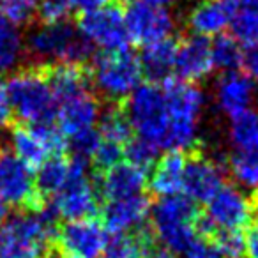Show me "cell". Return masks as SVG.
<instances>
[{"instance_id":"f6af8a7d","label":"cell","mask_w":258,"mask_h":258,"mask_svg":"<svg viewBox=\"0 0 258 258\" xmlns=\"http://www.w3.org/2000/svg\"><path fill=\"white\" fill-rule=\"evenodd\" d=\"M240 6L249 9H256L258 11V0H240Z\"/></svg>"},{"instance_id":"60d3db41","label":"cell","mask_w":258,"mask_h":258,"mask_svg":"<svg viewBox=\"0 0 258 258\" xmlns=\"http://www.w3.org/2000/svg\"><path fill=\"white\" fill-rule=\"evenodd\" d=\"M246 254L249 258H258V226H253L246 237Z\"/></svg>"},{"instance_id":"d6a6232c","label":"cell","mask_w":258,"mask_h":258,"mask_svg":"<svg viewBox=\"0 0 258 258\" xmlns=\"http://www.w3.org/2000/svg\"><path fill=\"white\" fill-rule=\"evenodd\" d=\"M158 154H159V149L154 144H151V142L144 140L140 137L137 138L133 137L124 149V156L127 159V163L144 170V172H149L156 165Z\"/></svg>"},{"instance_id":"5bb4252c","label":"cell","mask_w":258,"mask_h":258,"mask_svg":"<svg viewBox=\"0 0 258 258\" xmlns=\"http://www.w3.org/2000/svg\"><path fill=\"white\" fill-rule=\"evenodd\" d=\"M124 20L129 41L138 46L166 39L173 30V20L165 9L152 8L137 0L125 8Z\"/></svg>"},{"instance_id":"ffe728a7","label":"cell","mask_w":258,"mask_h":258,"mask_svg":"<svg viewBox=\"0 0 258 258\" xmlns=\"http://www.w3.org/2000/svg\"><path fill=\"white\" fill-rule=\"evenodd\" d=\"M39 68L57 104L83 92H90L92 76L87 64H43Z\"/></svg>"},{"instance_id":"7a4b0ae2","label":"cell","mask_w":258,"mask_h":258,"mask_svg":"<svg viewBox=\"0 0 258 258\" xmlns=\"http://www.w3.org/2000/svg\"><path fill=\"white\" fill-rule=\"evenodd\" d=\"M51 205L39 212H22L0 226V258H51L57 239Z\"/></svg>"},{"instance_id":"2e32d148","label":"cell","mask_w":258,"mask_h":258,"mask_svg":"<svg viewBox=\"0 0 258 258\" xmlns=\"http://www.w3.org/2000/svg\"><path fill=\"white\" fill-rule=\"evenodd\" d=\"M99 120V101L90 92H83L57 104V129L64 138H73L96 127Z\"/></svg>"},{"instance_id":"e575fe53","label":"cell","mask_w":258,"mask_h":258,"mask_svg":"<svg viewBox=\"0 0 258 258\" xmlns=\"http://www.w3.org/2000/svg\"><path fill=\"white\" fill-rule=\"evenodd\" d=\"M214 246L221 258H244L246 237L240 233V230H223L216 233Z\"/></svg>"},{"instance_id":"d590c367","label":"cell","mask_w":258,"mask_h":258,"mask_svg":"<svg viewBox=\"0 0 258 258\" xmlns=\"http://www.w3.org/2000/svg\"><path fill=\"white\" fill-rule=\"evenodd\" d=\"M99 133L97 129H90V131H85V133H80L76 137L69 138V147H71V156L78 159H83V161H90L96 152L97 145H99Z\"/></svg>"},{"instance_id":"f1b7e54d","label":"cell","mask_w":258,"mask_h":258,"mask_svg":"<svg viewBox=\"0 0 258 258\" xmlns=\"http://www.w3.org/2000/svg\"><path fill=\"white\" fill-rule=\"evenodd\" d=\"M22 51L23 43L16 25L0 15V73L15 68L22 57Z\"/></svg>"},{"instance_id":"4fadbf2b","label":"cell","mask_w":258,"mask_h":258,"mask_svg":"<svg viewBox=\"0 0 258 258\" xmlns=\"http://www.w3.org/2000/svg\"><path fill=\"white\" fill-rule=\"evenodd\" d=\"M106 240V228L96 218L66 221L57 228L55 249L62 258H97Z\"/></svg>"},{"instance_id":"7402d4cb","label":"cell","mask_w":258,"mask_h":258,"mask_svg":"<svg viewBox=\"0 0 258 258\" xmlns=\"http://www.w3.org/2000/svg\"><path fill=\"white\" fill-rule=\"evenodd\" d=\"M254 96L253 82L247 75L239 71L225 73L216 83V103L218 108L233 118L242 111L249 110Z\"/></svg>"},{"instance_id":"8fae6325","label":"cell","mask_w":258,"mask_h":258,"mask_svg":"<svg viewBox=\"0 0 258 258\" xmlns=\"http://www.w3.org/2000/svg\"><path fill=\"white\" fill-rule=\"evenodd\" d=\"M13 154L30 170L39 168L44 161L58 156L66 149L64 135L53 125L16 124L11 129Z\"/></svg>"},{"instance_id":"7bdbcfd3","label":"cell","mask_w":258,"mask_h":258,"mask_svg":"<svg viewBox=\"0 0 258 258\" xmlns=\"http://www.w3.org/2000/svg\"><path fill=\"white\" fill-rule=\"evenodd\" d=\"M140 2H144V4L147 6H152V8H165V6L172 4L173 0H140Z\"/></svg>"},{"instance_id":"5b68a950","label":"cell","mask_w":258,"mask_h":258,"mask_svg":"<svg viewBox=\"0 0 258 258\" xmlns=\"http://www.w3.org/2000/svg\"><path fill=\"white\" fill-rule=\"evenodd\" d=\"M27 55L34 66L87 64L94 57V44L68 22L34 30L27 41Z\"/></svg>"},{"instance_id":"f35d334b","label":"cell","mask_w":258,"mask_h":258,"mask_svg":"<svg viewBox=\"0 0 258 258\" xmlns=\"http://www.w3.org/2000/svg\"><path fill=\"white\" fill-rule=\"evenodd\" d=\"M11 106H9V99H8V87L6 82L0 75V127L11 124V117H13Z\"/></svg>"},{"instance_id":"8d00e7d4","label":"cell","mask_w":258,"mask_h":258,"mask_svg":"<svg viewBox=\"0 0 258 258\" xmlns=\"http://www.w3.org/2000/svg\"><path fill=\"white\" fill-rule=\"evenodd\" d=\"M182 258H221L218 253L214 242H207V240H195L186 251H184Z\"/></svg>"},{"instance_id":"484cf974","label":"cell","mask_w":258,"mask_h":258,"mask_svg":"<svg viewBox=\"0 0 258 258\" xmlns=\"http://www.w3.org/2000/svg\"><path fill=\"white\" fill-rule=\"evenodd\" d=\"M71 172V158L58 154L39 166L36 175V187L43 198H53L64 187ZM50 202V200H48Z\"/></svg>"},{"instance_id":"c3c4849f","label":"cell","mask_w":258,"mask_h":258,"mask_svg":"<svg viewBox=\"0 0 258 258\" xmlns=\"http://www.w3.org/2000/svg\"><path fill=\"white\" fill-rule=\"evenodd\" d=\"M0 156H2V149H0Z\"/></svg>"},{"instance_id":"4316f807","label":"cell","mask_w":258,"mask_h":258,"mask_svg":"<svg viewBox=\"0 0 258 258\" xmlns=\"http://www.w3.org/2000/svg\"><path fill=\"white\" fill-rule=\"evenodd\" d=\"M97 133L103 142H110L125 149L129 140L133 138V127L125 115L124 103H111L108 106L104 115H101Z\"/></svg>"},{"instance_id":"7c38bea8","label":"cell","mask_w":258,"mask_h":258,"mask_svg":"<svg viewBox=\"0 0 258 258\" xmlns=\"http://www.w3.org/2000/svg\"><path fill=\"white\" fill-rule=\"evenodd\" d=\"M124 11L118 4H111L97 11L80 13L76 16L78 32L103 50H124L129 44Z\"/></svg>"},{"instance_id":"f546056e","label":"cell","mask_w":258,"mask_h":258,"mask_svg":"<svg viewBox=\"0 0 258 258\" xmlns=\"http://www.w3.org/2000/svg\"><path fill=\"white\" fill-rule=\"evenodd\" d=\"M228 166L230 173L242 189L258 191V149L235 152Z\"/></svg>"},{"instance_id":"1f68e13d","label":"cell","mask_w":258,"mask_h":258,"mask_svg":"<svg viewBox=\"0 0 258 258\" xmlns=\"http://www.w3.org/2000/svg\"><path fill=\"white\" fill-rule=\"evenodd\" d=\"M232 34L233 39L240 46H253L258 43V11L240 6L239 11L233 15L232 22Z\"/></svg>"},{"instance_id":"e0dca14e","label":"cell","mask_w":258,"mask_h":258,"mask_svg":"<svg viewBox=\"0 0 258 258\" xmlns=\"http://www.w3.org/2000/svg\"><path fill=\"white\" fill-rule=\"evenodd\" d=\"M151 200L145 195L110 200L103 207V226L111 233H127L145 226L151 216Z\"/></svg>"},{"instance_id":"ee69618b","label":"cell","mask_w":258,"mask_h":258,"mask_svg":"<svg viewBox=\"0 0 258 258\" xmlns=\"http://www.w3.org/2000/svg\"><path fill=\"white\" fill-rule=\"evenodd\" d=\"M6 219H8V205L0 200V226L4 225Z\"/></svg>"},{"instance_id":"603a6c76","label":"cell","mask_w":258,"mask_h":258,"mask_svg":"<svg viewBox=\"0 0 258 258\" xmlns=\"http://www.w3.org/2000/svg\"><path fill=\"white\" fill-rule=\"evenodd\" d=\"M187 156L184 152L170 151L154 166V172L149 180V187L152 193L159 197H173L182 191L184 172H186Z\"/></svg>"},{"instance_id":"52a82bcc","label":"cell","mask_w":258,"mask_h":258,"mask_svg":"<svg viewBox=\"0 0 258 258\" xmlns=\"http://www.w3.org/2000/svg\"><path fill=\"white\" fill-rule=\"evenodd\" d=\"M53 212L66 221L94 219L99 212V193L94 177L89 173V161L71 156L69 179L50 202Z\"/></svg>"},{"instance_id":"30bf717a","label":"cell","mask_w":258,"mask_h":258,"mask_svg":"<svg viewBox=\"0 0 258 258\" xmlns=\"http://www.w3.org/2000/svg\"><path fill=\"white\" fill-rule=\"evenodd\" d=\"M253 216V204L242 189L235 186H223L207 202L205 214L198 219V230L204 233L240 230Z\"/></svg>"},{"instance_id":"4dcf8cb0","label":"cell","mask_w":258,"mask_h":258,"mask_svg":"<svg viewBox=\"0 0 258 258\" xmlns=\"http://www.w3.org/2000/svg\"><path fill=\"white\" fill-rule=\"evenodd\" d=\"M212 48V62L214 68L223 69L225 73L237 71L244 64V51L242 46L233 39L232 36H218L214 43H211Z\"/></svg>"},{"instance_id":"b9f144b4","label":"cell","mask_w":258,"mask_h":258,"mask_svg":"<svg viewBox=\"0 0 258 258\" xmlns=\"http://www.w3.org/2000/svg\"><path fill=\"white\" fill-rule=\"evenodd\" d=\"M147 258H175V256H173V253H170L168 249H165V247H158V249L154 247Z\"/></svg>"},{"instance_id":"d4e9b609","label":"cell","mask_w":258,"mask_h":258,"mask_svg":"<svg viewBox=\"0 0 258 258\" xmlns=\"http://www.w3.org/2000/svg\"><path fill=\"white\" fill-rule=\"evenodd\" d=\"M154 237L149 228L127 233H113L104 246V258H147L154 249Z\"/></svg>"},{"instance_id":"ab89813d","label":"cell","mask_w":258,"mask_h":258,"mask_svg":"<svg viewBox=\"0 0 258 258\" xmlns=\"http://www.w3.org/2000/svg\"><path fill=\"white\" fill-rule=\"evenodd\" d=\"M244 68H246V73L251 80L258 83V43L253 44L249 48L246 55H244Z\"/></svg>"},{"instance_id":"7dc6e473","label":"cell","mask_w":258,"mask_h":258,"mask_svg":"<svg viewBox=\"0 0 258 258\" xmlns=\"http://www.w3.org/2000/svg\"><path fill=\"white\" fill-rule=\"evenodd\" d=\"M27 2H29V4H32L34 8H36V6H37V0H27Z\"/></svg>"},{"instance_id":"3957f363","label":"cell","mask_w":258,"mask_h":258,"mask_svg":"<svg viewBox=\"0 0 258 258\" xmlns=\"http://www.w3.org/2000/svg\"><path fill=\"white\" fill-rule=\"evenodd\" d=\"M11 111L22 124L50 125L57 117V101L39 66L16 71L6 83Z\"/></svg>"},{"instance_id":"9a60e30c","label":"cell","mask_w":258,"mask_h":258,"mask_svg":"<svg viewBox=\"0 0 258 258\" xmlns=\"http://www.w3.org/2000/svg\"><path fill=\"white\" fill-rule=\"evenodd\" d=\"M223 180H225L223 168L214 159L205 158L198 152H193V156L187 158L182 191L195 204L211 200L225 186Z\"/></svg>"},{"instance_id":"74e56055","label":"cell","mask_w":258,"mask_h":258,"mask_svg":"<svg viewBox=\"0 0 258 258\" xmlns=\"http://www.w3.org/2000/svg\"><path fill=\"white\" fill-rule=\"evenodd\" d=\"M68 4L71 6L73 11H78L80 15V13H90L108 8V6L117 4V2L115 0H68Z\"/></svg>"},{"instance_id":"6da1fadb","label":"cell","mask_w":258,"mask_h":258,"mask_svg":"<svg viewBox=\"0 0 258 258\" xmlns=\"http://www.w3.org/2000/svg\"><path fill=\"white\" fill-rule=\"evenodd\" d=\"M166 104V133L163 147L166 151L187 152L197 147L198 127L205 97L197 85L179 78L159 83Z\"/></svg>"},{"instance_id":"ac0fdd59","label":"cell","mask_w":258,"mask_h":258,"mask_svg":"<svg viewBox=\"0 0 258 258\" xmlns=\"http://www.w3.org/2000/svg\"><path fill=\"white\" fill-rule=\"evenodd\" d=\"M179 80L182 82H198L211 75L214 69L212 62L211 41L204 36H186L179 39L175 55V68Z\"/></svg>"},{"instance_id":"277c9868","label":"cell","mask_w":258,"mask_h":258,"mask_svg":"<svg viewBox=\"0 0 258 258\" xmlns=\"http://www.w3.org/2000/svg\"><path fill=\"white\" fill-rule=\"evenodd\" d=\"M151 212L154 237L170 253H184L197 240L200 212L186 195L163 197Z\"/></svg>"},{"instance_id":"bcb514c9","label":"cell","mask_w":258,"mask_h":258,"mask_svg":"<svg viewBox=\"0 0 258 258\" xmlns=\"http://www.w3.org/2000/svg\"><path fill=\"white\" fill-rule=\"evenodd\" d=\"M253 212H254V214L258 216V200H256V204L253 205Z\"/></svg>"},{"instance_id":"d6986e66","label":"cell","mask_w":258,"mask_h":258,"mask_svg":"<svg viewBox=\"0 0 258 258\" xmlns=\"http://www.w3.org/2000/svg\"><path fill=\"white\" fill-rule=\"evenodd\" d=\"M97 193L106 202L118 200V198L142 195L147 186V172L137 168L131 163H117L103 173L94 175Z\"/></svg>"},{"instance_id":"9c48e42d","label":"cell","mask_w":258,"mask_h":258,"mask_svg":"<svg viewBox=\"0 0 258 258\" xmlns=\"http://www.w3.org/2000/svg\"><path fill=\"white\" fill-rule=\"evenodd\" d=\"M0 200L22 212H39L50 205L37 191L32 170L13 152L0 156Z\"/></svg>"},{"instance_id":"836d02e7","label":"cell","mask_w":258,"mask_h":258,"mask_svg":"<svg viewBox=\"0 0 258 258\" xmlns=\"http://www.w3.org/2000/svg\"><path fill=\"white\" fill-rule=\"evenodd\" d=\"M73 9L68 0H41L34 9V22L39 25H58L66 23L71 16Z\"/></svg>"},{"instance_id":"ba28073f","label":"cell","mask_w":258,"mask_h":258,"mask_svg":"<svg viewBox=\"0 0 258 258\" xmlns=\"http://www.w3.org/2000/svg\"><path fill=\"white\" fill-rule=\"evenodd\" d=\"M124 110L135 133L161 151L166 133V104L161 85H140L124 101Z\"/></svg>"},{"instance_id":"8992f818","label":"cell","mask_w":258,"mask_h":258,"mask_svg":"<svg viewBox=\"0 0 258 258\" xmlns=\"http://www.w3.org/2000/svg\"><path fill=\"white\" fill-rule=\"evenodd\" d=\"M90 76L96 89L111 103H124L144 78L140 58L131 50H103L92 57Z\"/></svg>"},{"instance_id":"cb8c5ba5","label":"cell","mask_w":258,"mask_h":258,"mask_svg":"<svg viewBox=\"0 0 258 258\" xmlns=\"http://www.w3.org/2000/svg\"><path fill=\"white\" fill-rule=\"evenodd\" d=\"M179 39L166 37L158 43L144 46L140 58V66L144 76L151 80V83H163L170 78L173 68H175V55Z\"/></svg>"},{"instance_id":"83f0119b","label":"cell","mask_w":258,"mask_h":258,"mask_svg":"<svg viewBox=\"0 0 258 258\" xmlns=\"http://www.w3.org/2000/svg\"><path fill=\"white\" fill-rule=\"evenodd\" d=\"M228 138L235 152L258 149V111L246 110L232 118Z\"/></svg>"},{"instance_id":"44dd1931","label":"cell","mask_w":258,"mask_h":258,"mask_svg":"<svg viewBox=\"0 0 258 258\" xmlns=\"http://www.w3.org/2000/svg\"><path fill=\"white\" fill-rule=\"evenodd\" d=\"M240 0H200L187 16V27L197 36H216L230 25Z\"/></svg>"}]
</instances>
